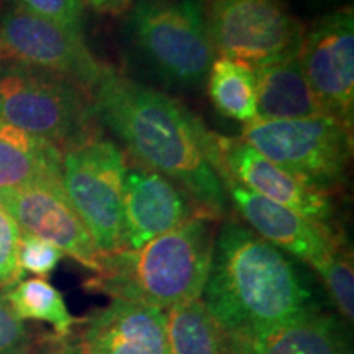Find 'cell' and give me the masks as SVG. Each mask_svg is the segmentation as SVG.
<instances>
[{
  "label": "cell",
  "instance_id": "obj_8",
  "mask_svg": "<svg viewBox=\"0 0 354 354\" xmlns=\"http://www.w3.org/2000/svg\"><path fill=\"white\" fill-rule=\"evenodd\" d=\"M215 55L261 66L295 56L305 26L286 0H202Z\"/></svg>",
  "mask_w": 354,
  "mask_h": 354
},
{
  "label": "cell",
  "instance_id": "obj_20",
  "mask_svg": "<svg viewBox=\"0 0 354 354\" xmlns=\"http://www.w3.org/2000/svg\"><path fill=\"white\" fill-rule=\"evenodd\" d=\"M166 326L169 354H232L227 333L202 299L167 310Z\"/></svg>",
  "mask_w": 354,
  "mask_h": 354
},
{
  "label": "cell",
  "instance_id": "obj_11",
  "mask_svg": "<svg viewBox=\"0 0 354 354\" xmlns=\"http://www.w3.org/2000/svg\"><path fill=\"white\" fill-rule=\"evenodd\" d=\"M216 174H227L251 192L286 207L304 218L335 228V203L330 194L310 187L266 159L243 140L212 131L209 153Z\"/></svg>",
  "mask_w": 354,
  "mask_h": 354
},
{
  "label": "cell",
  "instance_id": "obj_5",
  "mask_svg": "<svg viewBox=\"0 0 354 354\" xmlns=\"http://www.w3.org/2000/svg\"><path fill=\"white\" fill-rule=\"evenodd\" d=\"M92 94L44 71L0 66V120L55 145L61 153L95 135Z\"/></svg>",
  "mask_w": 354,
  "mask_h": 354
},
{
  "label": "cell",
  "instance_id": "obj_9",
  "mask_svg": "<svg viewBox=\"0 0 354 354\" xmlns=\"http://www.w3.org/2000/svg\"><path fill=\"white\" fill-rule=\"evenodd\" d=\"M0 66H21L63 76L79 86H97L109 66L102 64L84 41V35L13 3L0 15Z\"/></svg>",
  "mask_w": 354,
  "mask_h": 354
},
{
  "label": "cell",
  "instance_id": "obj_1",
  "mask_svg": "<svg viewBox=\"0 0 354 354\" xmlns=\"http://www.w3.org/2000/svg\"><path fill=\"white\" fill-rule=\"evenodd\" d=\"M92 104L95 117L128 146L141 166L179 185L203 216L214 221L223 216L227 192L209 158L212 131L196 115L110 66L92 88Z\"/></svg>",
  "mask_w": 354,
  "mask_h": 354
},
{
  "label": "cell",
  "instance_id": "obj_30",
  "mask_svg": "<svg viewBox=\"0 0 354 354\" xmlns=\"http://www.w3.org/2000/svg\"><path fill=\"white\" fill-rule=\"evenodd\" d=\"M35 351H37V349H35V346H33L32 349H30V351H28V353H25V354H35Z\"/></svg>",
  "mask_w": 354,
  "mask_h": 354
},
{
  "label": "cell",
  "instance_id": "obj_12",
  "mask_svg": "<svg viewBox=\"0 0 354 354\" xmlns=\"http://www.w3.org/2000/svg\"><path fill=\"white\" fill-rule=\"evenodd\" d=\"M0 202L21 232L51 243L94 274L100 271L104 254L66 197L63 183L0 190Z\"/></svg>",
  "mask_w": 354,
  "mask_h": 354
},
{
  "label": "cell",
  "instance_id": "obj_2",
  "mask_svg": "<svg viewBox=\"0 0 354 354\" xmlns=\"http://www.w3.org/2000/svg\"><path fill=\"white\" fill-rule=\"evenodd\" d=\"M202 302L228 336L282 325L312 307L294 263L253 230L227 221L215 236Z\"/></svg>",
  "mask_w": 354,
  "mask_h": 354
},
{
  "label": "cell",
  "instance_id": "obj_23",
  "mask_svg": "<svg viewBox=\"0 0 354 354\" xmlns=\"http://www.w3.org/2000/svg\"><path fill=\"white\" fill-rule=\"evenodd\" d=\"M64 253L51 243L21 232L19 243V268L21 272H32L37 276H50L63 259Z\"/></svg>",
  "mask_w": 354,
  "mask_h": 354
},
{
  "label": "cell",
  "instance_id": "obj_16",
  "mask_svg": "<svg viewBox=\"0 0 354 354\" xmlns=\"http://www.w3.org/2000/svg\"><path fill=\"white\" fill-rule=\"evenodd\" d=\"M227 338L232 354H351L338 320L313 308L274 328Z\"/></svg>",
  "mask_w": 354,
  "mask_h": 354
},
{
  "label": "cell",
  "instance_id": "obj_21",
  "mask_svg": "<svg viewBox=\"0 0 354 354\" xmlns=\"http://www.w3.org/2000/svg\"><path fill=\"white\" fill-rule=\"evenodd\" d=\"M6 299L21 322L48 323L59 338H68L73 333L77 320L69 313L61 292L44 279L35 277L19 282L7 290Z\"/></svg>",
  "mask_w": 354,
  "mask_h": 354
},
{
  "label": "cell",
  "instance_id": "obj_19",
  "mask_svg": "<svg viewBox=\"0 0 354 354\" xmlns=\"http://www.w3.org/2000/svg\"><path fill=\"white\" fill-rule=\"evenodd\" d=\"M256 69L245 61L215 57L207 76V91L216 112L232 120L250 123L256 118Z\"/></svg>",
  "mask_w": 354,
  "mask_h": 354
},
{
  "label": "cell",
  "instance_id": "obj_25",
  "mask_svg": "<svg viewBox=\"0 0 354 354\" xmlns=\"http://www.w3.org/2000/svg\"><path fill=\"white\" fill-rule=\"evenodd\" d=\"M19 3L41 19L82 35L84 3L81 0H19Z\"/></svg>",
  "mask_w": 354,
  "mask_h": 354
},
{
  "label": "cell",
  "instance_id": "obj_13",
  "mask_svg": "<svg viewBox=\"0 0 354 354\" xmlns=\"http://www.w3.org/2000/svg\"><path fill=\"white\" fill-rule=\"evenodd\" d=\"M218 177L225 192L232 198L234 210L258 236L305 261L313 269L320 268L331 254L344 246L336 228L323 227L304 218L302 215L251 192L227 174H218Z\"/></svg>",
  "mask_w": 354,
  "mask_h": 354
},
{
  "label": "cell",
  "instance_id": "obj_4",
  "mask_svg": "<svg viewBox=\"0 0 354 354\" xmlns=\"http://www.w3.org/2000/svg\"><path fill=\"white\" fill-rule=\"evenodd\" d=\"M125 32L141 63L167 86L198 87L216 57L202 0H135Z\"/></svg>",
  "mask_w": 354,
  "mask_h": 354
},
{
  "label": "cell",
  "instance_id": "obj_27",
  "mask_svg": "<svg viewBox=\"0 0 354 354\" xmlns=\"http://www.w3.org/2000/svg\"><path fill=\"white\" fill-rule=\"evenodd\" d=\"M81 2L87 3L95 12L109 13V15H120L123 12H128V8L131 7L135 0H81Z\"/></svg>",
  "mask_w": 354,
  "mask_h": 354
},
{
  "label": "cell",
  "instance_id": "obj_26",
  "mask_svg": "<svg viewBox=\"0 0 354 354\" xmlns=\"http://www.w3.org/2000/svg\"><path fill=\"white\" fill-rule=\"evenodd\" d=\"M32 348L25 323L13 313L6 295L0 294V354H25Z\"/></svg>",
  "mask_w": 354,
  "mask_h": 354
},
{
  "label": "cell",
  "instance_id": "obj_24",
  "mask_svg": "<svg viewBox=\"0 0 354 354\" xmlns=\"http://www.w3.org/2000/svg\"><path fill=\"white\" fill-rule=\"evenodd\" d=\"M21 230L10 214L0 207V289H10L19 284L21 272L19 268V243Z\"/></svg>",
  "mask_w": 354,
  "mask_h": 354
},
{
  "label": "cell",
  "instance_id": "obj_7",
  "mask_svg": "<svg viewBox=\"0 0 354 354\" xmlns=\"http://www.w3.org/2000/svg\"><path fill=\"white\" fill-rule=\"evenodd\" d=\"M125 156L99 133L63 153L64 194L104 256L125 250Z\"/></svg>",
  "mask_w": 354,
  "mask_h": 354
},
{
  "label": "cell",
  "instance_id": "obj_29",
  "mask_svg": "<svg viewBox=\"0 0 354 354\" xmlns=\"http://www.w3.org/2000/svg\"><path fill=\"white\" fill-rule=\"evenodd\" d=\"M13 0H0V7L2 6H7V3H12Z\"/></svg>",
  "mask_w": 354,
  "mask_h": 354
},
{
  "label": "cell",
  "instance_id": "obj_18",
  "mask_svg": "<svg viewBox=\"0 0 354 354\" xmlns=\"http://www.w3.org/2000/svg\"><path fill=\"white\" fill-rule=\"evenodd\" d=\"M38 183H63V153L0 120V190Z\"/></svg>",
  "mask_w": 354,
  "mask_h": 354
},
{
  "label": "cell",
  "instance_id": "obj_14",
  "mask_svg": "<svg viewBox=\"0 0 354 354\" xmlns=\"http://www.w3.org/2000/svg\"><path fill=\"white\" fill-rule=\"evenodd\" d=\"M196 216L203 215L176 183L146 166H127L123 183L125 250H138Z\"/></svg>",
  "mask_w": 354,
  "mask_h": 354
},
{
  "label": "cell",
  "instance_id": "obj_10",
  "mask_svg": "<svg viewBox=\"0 0 354 354\" xmlns=\"http://www.w3.org/2000/svg\"><path fill=\"white\" fill-rule=\"evenodd\" d=\"M299 61L313 95L328 117L354 122V10L336 7L304 30Z\"/></svg>",
  "mask_w": 354,
  "mask_h": 354
},
{
  "label": "cell",
  "instance_id": "obj_28",
  "mask_svg": "<svg viewBox=\"0 0 354 354\" xmlns=\"http://www.w3.org/2000/svg\"><path fill=\"white\" fill-rule=\"evenodd\" d=\"M310 6H318V7H326V6H338L343 0H305Z\"/></svg>",
  "mask_w": 354,
  "mask_h": 354
},
{
  "label": "cell",
  "instance_id": "obj_6",
  "mask_svg": "<svg viewBox=\"0 0 354 354\" xmlns=\"http://www.w3.org/2000/svg\"><path fill=\"white\" fill-rule=\"evenodd\" d=\"M241 140L310 187L333 194L348 183L353 127L328 115L245 123Z\"/></svg>",
  "mask_w": 354,
  "mask_h": 354
},
{
  "label": "cell",
  "instance_id": "obj_22",
  "mask_svg": "<svg viewBox=\"0 0 354 354\" xmlns=\"http://www.w3.org/2000/svg\"><path fill=\"white\" fill-rule=\"evenodd\" d=\"M315 271L320 274L323 284L333 299L342 315L353 322L354 317V271L353 256L346 246L339 248L335 254Z\"/></svg>",
  "mask_w": 354,
  "mask_h": 354
},
{
  "label": "cell",
  "instance_id": "obj_17",
  "mask_svg": "<svg viewBox=\"0 0 354 354\" xmlns=\"http://www.w3.org/2000/svg\"><path fill=\"white\" fill-rule=\"evenodd\" d=\"M297 55L254 68L258 86L256 118L295 120L326 115L305 79Z\"/></svg>",
  "mask_w": 354,
  "mask_h": 354
},
{
  "label": "cell",
  "instance_id": "obj_31",
  "mask_svg": "<svg viewBox=\"0 0 354 354\" xmlns=\"http://www.w3.org/2000/svg\"><path fill=\"white\" fill-rule=\"evenodd\" d=\"M0 207H2V202H0Z\"/></svg>",
  "mask_w": 354,
  "mask_h": 354
},
{
  "label": "cell",
  "instance_id": "obj_15",
  "mask_svg": "<svg viewBox=\"0 0 354 354\" xmlns=\"http://www.w3.org/2000/svg\"><path fill=\"white\" fill-rule=\"evenodd\" d=\"M82 354H169L165 310L113 299L86 320Z\"/></svg>",
  "mask_w": 354,
  "mask_h": 354
},
{
  "label": "cell",
  "instance_id": "obj_3",
  "mask_svg": "<svg viewBox=\"0 0 354 354\" xmlns=\"http://www.w3.org/2000/svg\"><path fill=\"white\" fill-rule=\"evenodd\" d=\"M212 223L196 216L138 250L105 254L86 289L161 310L202 299L214 259Z\"/></svg>",
  "mask_w": 354,
  "mask_h": 354
}]
</instances>
